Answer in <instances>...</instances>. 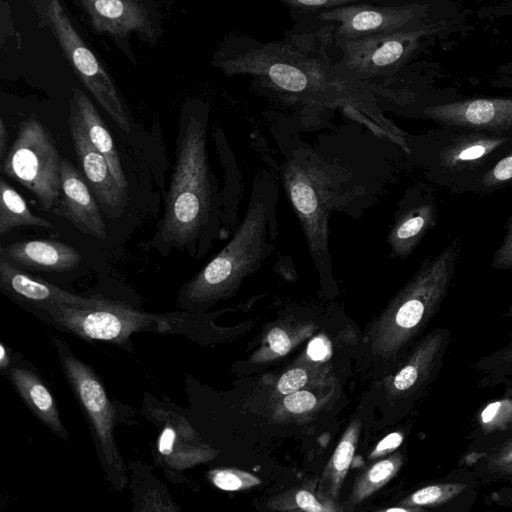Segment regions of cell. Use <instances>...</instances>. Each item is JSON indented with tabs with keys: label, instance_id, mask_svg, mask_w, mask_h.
Wrapping results in <instances>:
<instances>
[{
	"label": "cell",
	"instance_id": "32",
	"mask_svg": "<svg viewBox=\"0 0 512 512\" xmlns=\"http://www.w3.org/2000/svg\"><path fill=\"white\" fill-rule=\"evenodd\" d=\"M210 482L224 491H241L261 484L254 474L236 468H217L208 472Z\"/></svg>",
	"mask_w": 512,
	"mask_h": 512
},
{
	"label": "cell",
	"instance_id": "4",
	"mask_svg": "<svg viewBox=\"0 0 512 512\" xmlns=\"http://www.w3.org/2000/svg\"><path fill=\"white\" fill-rule=\"evenodd\" d=\"M283 186L304 232L309 255L321 276L329 275L328 221L351 196L349 171L309 149L296 150L283 165Z\"/></svg>",
	"mask_w": 512,
	"mask_h": 512
},
{
	"label": "cell",
	"instance_id": "28",
	"mask_svg": "<svg viewBox=\"0 0 512 512\" xmlns=\"http://www.w3.org/2000/svg\"><path fill=\"white\" fill-rule=\"evenodd\" d=\"M267 507L276 511L336 512L343 511L336 501L322 498L310 489L292 488L272 497Z\"/></svg>",
	"mask_w": 512,
	"mask_h": 512
},
{
	"label": "cell",
	"instance_id": "8",
	"mask_svg": "<svg viewBox=\"0 0 512 512\" xmlns=\"http://www.w3.org/2000/svg\"><path fill=\"white\" fill-rule=\"evenodd\" d=\"M34 7L56 38L64 57L83 85L126 133L131 123L113 79L84 43L59 0H33Z\"/></svg>",
	"mask_w": 512,
	"mask_h": 512
},
{
	"label": "cell",
	"instance_id": "20",
	"mask_svg": "<svg viewBox=\"0 0 512 512\" xmlns=\"http://www.w3.org/2000/svg\"><path fill=\"white\" fill-rule=\"evenodd\" d=\"M69 108V113L76 117L92 145L107 161L118 187L128 197V181L113 138L95 106L81 89L74 88Z\"/></svg>",
	"mask_w": 512,
	"mask_h": 512
},
{
	"label": "cell",
	"instance_id": "29",
	"mask_svg": "<svg viewBox=\"0 0 512 512\" xmlns=\"http://www.w3.org/2000/svg\"><path fill=\"white\" fill-rule=\"evenodd\" d=\"M273 416L279 422L301 421L315 414L324 400L311 390L301 389L276 399Z\"/></svg>",
	"mask_w": 512,
	"mask_h": 512
},
{
	"label": "cell",
	"instance_id": "5",
	"mask_svg": "<svg viewBox=\"0 0 512 512\" xmlns=\"http://www.w3.org/2000/svg\"><path fill=\"white\" fill-rule=\"evenodd\" d=\"M461 242L455 237L436 256L425 259L368 329L372 352L395 356L433 316L456 272Z\"/></svg>",
	"mask_w": 512,
	"mask_h": 512
},
{
	"label": "cell",
	"instance_id": "11",
	"mask_svg": "<svg viewBox=\"0 0 512 512\" xmlns=\"http://www.w3.org/2000/svg\"><path fill=\"white\" fill-rule=\"evenodd\" d=\"M412 114L438 126L507 131L512 130V97L430 93L420 97Z\"/></svg>",
	"mask_w": 512,
	"mask_h": 512
},
{
	"label": "cell",
	"instance_id": "3",
	"mask_svg": "<svg viewBox=\"0 0 512 512\" xmlns=\"http://www.w3.org/2000/svg\"><path fill=\"white\" fill-rule=\"evenodd\" d=\"M409 147L429 181L452 194L474 193L483 176L512 151V130L439 126L409 138Z\"/></svg>",
	"mask_w": 512,
	"mask_h": 512
},
{
	"label": "cell",
	"instance_id": "12",
	"mask_svg": "<svg viewBox=\"0 0 512 512\" xmlns=\"http://www.w3.org/2000/svg\"><path fill=\"white\" fill-rule=\"evenodd\" d=\"M429 10V4L421 3L394 7L340 6L320 16L335 23V34L341 43L400 30L429 18Z\"/></svg>",
	"mask_w": 512,
	"mask_h": 512
},
{
	"label": "cell",
	"instance_id": "26",
	"mask_svg": "<svg viewBox=\"0 0 512 512\" xmlns=\"http://www.w3.org/2000/svg\"><path fill=\"white\" fill-rule=\"evenodd\" d=\"M403 463L401 453L381 459L361 473L354 482L350 504L354 507L386 485L400 470Z\"/></svg>",
	"mask_w": 512,
	"mask_h": 512
},
{
	"label": "cell",
	"instance_id": "36",
	"mask_svg": "<svg viewBox=\"0 0 512 512\" xmlns=\"http://www.w3.org/2000/svg\"><path fill=\"white\" fill-rule=\"evenodd\" d=\"M332 353L330 341L323 335L313 338L307 347V356L311 361L322 362L328 359Z\"/></svg>",
	"mask_w": 512,
	"mask_h": 512
},
{
	"label": "cell",
	"instance_id": "41",
	"mask_svg": "<svg viewBox=\"0 0 512 512\" xmlns=\"http://www.w3.org/2000/svg\"><path fill=\"white\" fill-rule=\"evenodd\" d=\"M7 142H8V132L5 127L4 120H3V118H1L0 119V160H3L8 152Z\"/></svg>",
	"mask_w": 512,
	"mask_h": 512
},
{
	"label": "cell",
	"instance_id": "27",
	"mask_svg": "<svg viewBox=\"0 0 512 512\" xmlns=\"http://www.w3.org/2000/svg\"><path fill=\"white\" fill-rule=\"evenodd\" d=\"M278 87L293 93H302L311 90L312 77L308 65L276 55L268 60L261 70Z\"/></svg>",
	"mask_w": 512,
	"mask_h": 512
},
{
	"label": "cell",
	"instance_id": "7",
	"mask_svg": "<svg viewBox=\"0 0 512 512\" xmlns=\"http://www.w3.org/2000/svg\"><path fill=\"white\" fill-rule=\"evenodd\" d=\"M61 161L49 129L35 116L19 123L18 134L3 160V175L17 181L52 213L61 196Z\"/></svg>",
	"mask_w": 512,
	"mask_h": 512
},
{
	"label": "cell",
	"instance_id": "24",
	"mask_svg": "<svg viewBox=\"0 0 512 512\" xmlns=\"http://www.w3.org/2000/svg\"><path fill=\"white\" fill-rule=\"evenodd\" d=\"M360 428V420L354 419L345 429L319 481L317 494L320 497L337 501L356 451Z\"/></svg>",
	"mask_w": 512,
	"mask_h": 512
},
{
	"label": "cell",
	"instance_id": "21",
	"mask_svg": "<svg viewBox=\"0 0 512 512\" xmlns=\"http://www.w3.org/2000/svg\"><path fill=\"white\" fill-rule=\"evenodd\" d=\"M9 378L31 412L59 437L66 439L56 401L47 386L30 369L14 366Z\"/></svg>",
	"mask_w": 512,
	"mask_h": 512
},
{
	"label": "cell",
	"instance_id": "34",
	"mask_svg": "<svg viewBox=\"0 0 512 512\" xmlns=\"http://www.w3.org/2000/svg\"><path fill=\"white\" fill-rule=\"evenodd\" d=\"M512 424V400L503 399L488 404L481 413V425L485 432L501 430Z\"/></svg>",
	"mask_w": 512,
	"mask_h": 512
},
{
	"label": "cell",
	"instance_id": "37",
	"mask_svg": "<svg viewBox=\"0 0 512 512\" xmlns=\"http://www.w3.org/2000/svg\"><path fill=\"white\" fill-rule=\"evenodd\" d=\"M403 441V434L400 432H392L383 438L370 453L369 458L374 459L383 457L400 446Z\"/></svg>",
	"mask_w": 512,
	"mask_h": 512
},
{
	"label": "cell",
	"instance_id": "10",
	"mask_svg": "<svg viewBox=\"0 0 512 512\" xmlns=\"http://www.w3.org/2000/svg\"><path fill=\"white\" fill-rule=\"evenodd\" d=\"M443 24L445 20L427 18L394 32L341 42L343 63L361 76L390 72L404 64L425 38L445 29Z\"/></svg>",
	"mask_w": 512,
	"mask_h": 512
},
{
	"label": "cell",
	"instance_id": "31",
	"mask_svg": "<svg viewBox=\"0 0 512 512\" xmlns=\"http://www.w3.org/2000/svg\"><path fill=\"white\" fill-rule=\"evenodd\" d=\"M465 487L466 485L461 483L426 486L415 491L399 504L407 508L440 505L457 496Z\"/></svg>",
	"mask_w": 512,
	"mask_h": 512
},
{
	"label": "cell",
	"instance_id": "14",
	"mask_svg": "<svg viewBox=\"0 0 512 512\" xmlns=\"http://www.w3.org/2000/svg\"><path fill=\"white\" fill-rule=\"evenodd\" d=\"M68 123L76 157L85 180L104 214L108 218L120 217L128 203V197L118 187L105 158L92 145L83 127L71 113Z\"/></svg>",
	"mask_w": 512,
	"mask_h": 512
},
{
	"label": "cell",
	"instance_id": "13",
	"mask_svg": "<svg viewBox=\"0 0 512 512\" xmlns=\"http://www.w3.org/2000/svg\"><path fill=\"white\" fill-rule=\"evenodd\" d=\"M438 204L431 190L415 186L399 202L387 234L392 258L406 259L436 225Z\"/></svg>",
	"mask_w": 512,
	"mask_h": 512
},
{
	"label": "cell",
	"instance_id": "9",
	"mask_svg": "<svg viewBox=\"0 0 512 512\" xmlns=\"http://www.w3.org/2000/svg\"><path fill=\"white\" fill-rule=\"evenodd\" d=\"M66 379L92 430L105 472L116 489L126 484L125 466L114 439L115 409L96 373L75 357L65 342L57 341Z\"/></svg>",
	"mask_w": 512,
	"mask_h": 512
},
{
	"label": "cell",
	"instance_id": "15",
	"mask_svg": "<svg viewBox=\"0 0 512 512\" xmlns=\"http://www.w3.org/2000/svg\"><path fill=\"white\" fill-rule=\"evenodd\" d=\"M60 180L61 196L52 214L66 218L84 234L105 240L107 230L99 203L87 186L82 172L63 157Z\"/></svg>",
	"mask_w": 512,
	"mask_h": 512
},
{
	"label": "cell",
	"instance_id": "42",
	"mask_svg": "<svg viewBox=\"0 0 512 512\" xmlns=\"http://www.w3.org/2000/svg\"><path fill=\"white\" fill-rule=\"evenodd\" d=\"M11 360L9 352H7L6 347L3 343L0 344V366L1 369H8L10 368Z\"/></svg>",
	"mask_w": 512,
	"mask_h": 512
},
{
	"label": "cell",
	"instance_id": "25",
	"mask_svg": "<svg viewBox=\"0 0 512 512\" xmlns=\"http://www.w3.org/2000/svg\"><path fill=\"white\" fill-rule=\"evenodd\" d=\"M19 226L54 229L48 220L35 215L24 198L4 179H0V236Z\"/></svg>",
	"mask_w": 512,
	"mask_h": 512
},
{
	"label": "cell",
	"instance_id": "18",
	"mask_svg": "<svg viewBox=\"0 0 512 512\" xmlns=\"http://www.w3.org/2000/svg\"><path fill=\"white\" fill-rule=\"evenodd\" d=\"M98 32L123 37L133 31L153 34L146 8L138 0H81Z\"/></svg>",
	"mask_w": 512,
	"mask_h": 512
},
{
	"label": "cell",
	"instance_id": "43",
	"mask_svg": "<svg viewBox=\"0 0 512 512\" xmlns=\"http://www.w3.org/2000/svg\"><path fill=\"white\" fill-rule=\"evenodd\" d=\"M495 472L500 474H512V462L500 467Z\"/></svg>",
	"mask_w": 512,
	"mask_h": 512
},
{
	"label": "cell",
	"instance_id": "2",
	"mask_svg": "<svg viewBox=\"0 0 512 512\" xmlns=\"http://www.w3.org/2000/svg\"><path fill=\"white\" fill-rule=\"evenodd\" d=\"M279 188L274 175L259 172L248 207L228 243L179 293V305L197 311L232 297L243 281L261 268L276 248Z\"/></svg>",
	"mask_w": 512,
	"mask_h": 512
},
{
	"label": "cell",
	"instance_id": "19",
	"mask_svg": "<svg viewBox=\"0 0 512 512\" xmlns=\"http://www.w3.org/2000/svg\"><path fill=\"white\" fill-rule=\"evenodd\" d=\"M157 451L166 465L186 469L208 462L217 452L201 443L185 419L175 417L162 428L157 441Z\"/></svg>",
	"mask_w": 512,
	"mask_h": 512
},
{
	"label": "cell",
	"instance_id": "33",
	"mask_svg": "<svg viewBox=\"0 0 512 512\" xmlns=\"http://www.w3.org/2000/svg\"><path fill=\"white\" fill-rule=\"evenodd\" d=\"M512 185V151L498 160L483 176L474 194L485 196Z\"/></svg>",
	"mask_w": 512,
	"mask_h": 512
},
{
	"label": "cell",
	"instance_id": "22",
	"mask_svg": "<svg viewBox=\"0 0 512 512\" xmlns=\"http://www.w3.org/2000/svg\"><path fill=\"white\" fill-rule=\"evenodd\" d=\"M442 343L440 334H430L414 349L406 362L385 381L390 397L413 392L429 375Z\"/></svg>",
	"mask_w": 512,
	"mask_h": 512
},
{
	"label": "cell",
	"instance_id": "40",
	"mask_svg": "<svg viewBox=\"0 0 512 512\" xmlns=\"http://www.w3.org/2000/svg\"><path fill=\"white\" fill-rule=\"evenodd\" d=\"M491 85L498 88H512V60L497 68Z\"/></svg>",
	"mask_w": 512,
	"mask_h": 512
},
{
	"label": "cell",
	"instance_id": "35",
	"mask_svg": "<svg viewBox=\"0 0 512 512\" xmlns=\"http://www.w3.org/2000/svg\"><path fill=\"white\" fill-rule=\"evenodd\" d=\"M503 239L495 250L491 267L496 270L512 269V214L507 218L504 225Z\"/></svg>",
	"mask_w": 512,
	"mask_h": 512
},
{
	"label": "cell",
	"instance_id": "23",
	"mask_svg": "<svg viewBox=\"0 0 512 512\" xmlns=\"http://www.w3.org/2000/svg\"><path fill=\"white\" fill-rule=\"evenodd\" d=\"M316 329V325L309 321L297 319L277 321L267 329L259 347L249 358V362L261 364L277 360L311 337Z\"/></svg>",
	"mask_w": 512,
	"mask_h": 512
},
{
	"label": "cell",
	"instance_id": "30",
	"mask_svg": "<svg viewBox=\"0 0 512 512\" xmlns=\"http://www.w3.org/2000/svg\"><path fill=\"white\" fill-rule=\"evenodd\" d=\"M327 367L314 363H302L286 370L274 385L273 396L276 399L289 393L315 386L326 375Z\"/></svg>",
	"mask_w": 512,
	"mask_h": 512
},
{
	"label": "cell",
	"instance_id": "16",
	"mask_svg": "<svg viewBox=\"0 0 512 512\" xmlns=\"http://www.w3.org/2000/svg\"><path fill=\"white\" fill-rule=\"evenodd\" d=\"M0 288L7 294L35 306L58 303L89 307L101 301V298H85L62 290L52 283L27 274L4 258L0 259Z\"/></svg>",
	"mask_w": 512,
	"mask_h": 512
},
{
	"label": "cell",
	"instance_id": "38",
	"mask_svg": "<svg viewBox=\"0 0 512 512\" xmlns=\"http://www.w3.org/2000/svg\"><path fill=\"white\" fill-rule=\"evenodd\" d=\"M512 462V438L501 445L496 452L488 458V466L492 471Z\"/></svg>",
	"mask_w": 512,
	"mask_h": 512
},
{
	"label": "cell",
	"instance_id": "6",
	"mask_svg": "<svg viewBox=\"0 0 512 512\" xmlns=\"http://www.w3.org/2000/svg\"><path fill=\"white\" fill-rule=\"evenodd\" d=\"M57 327L85 340L127 344L139 331L168 332L184 315H155L107 299L93 306L68 304L36 306Z\"/></svg>",
	"mask_w": 512,
	"mask_h": 512
},
{
	"label": "cell",
	"instance_id": "1",
	"mask_svg": "<svg viewBox=\"0 0 512 512\" xmlns=\"http://www.w3.org/2000/svg\"><path fill=\"white\" fill-rule=\"evenodd\" d=\"M208 108L186 103L180 115L175 162L163 217L151 246L201 258L222 234L220 194L207 151Z\"/></svg>",
	"mask_w": 512,
	"mask_h": 512
},
{
	"label": "cell",
	"instance_id": "39",
	"mask_svg": "<svg viewBox=\"0 0 512 512\" xmlns=\"http://www.w3.org/2000/svg\"><path fill=\"white\" fill-rule=\"evenodd\" d=\"M294 7L300 8H336L357 0H283Z\"/></svg>",
	"mask_w": 512,
	"mask_h": 512
},
{
	"label": "cell",
	"instance_id": "17",
	"mask_svg": "<svg viewBox=\"0 0 512 512\" xmlns=\"http://www.w3.org/2000/svg\"><path fill=\"white\" fill-rule=\"evenodd\" d=\"M1 258L21 267L46 272H65L81 262L80 252L67 243L55 240L14 242L0 248Z\"/></svg>",
	"mask_w": 512,
	"mask_h": 512
}]
</instances>
